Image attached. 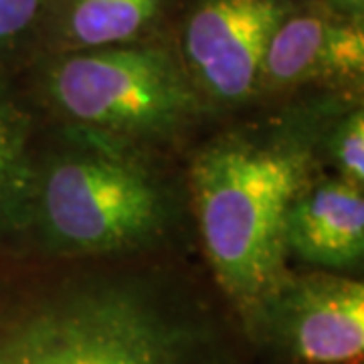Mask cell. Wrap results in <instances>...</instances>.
I'll use <instances>...</instances> for the list:
<instances>
[{
    "instance_id": "1",
    "label": "cell",
    "mask_w": 364,
    "mask_h": 364,
    "mask_svg": "<svg viewBox=\"0 0 364 364\" xmlns=\"http://www.w3.org/2000/svg\"><path fill=\"white\" fill-rule=\"evenodd\" d=\"M312 156L298 144L225 140L193 168L198 227L223 291L247 316L284 277L286 219L310 184Z\"/></svg>"
},
{
    "instance_id": "2",
    "label": "cell",
    "mask_w": 364,
    "mask_h": 364,
    "mask_svg": "<svg viewBox=\"0 0 364 364\" xmlns=\"http://www.w3.org/2000/svg\"><path fill=\"white\" fill-rule=\"evenodd\" d=\"M43 85L67 117L95 132L154 136L178 128L198 95L170 41L39 55Z\"/></svg>"
},
{
    "instance_id": "3",
    "label": "cell",
    "mask_w": 364,
    "mask_h": 364,
    "mask_svg": "<svg viewBox=\"0 0 364 364\" xmlns=\"http://www.w3.org/2000/svg\"><path fill=\"white\" fill-rule=\"evenodd\" d=\"M45 239L65 253H109L156 239L170 205L156 178L114 154H73L53 162L37 182Z\"/></svg>"
},
{
    "instance_id": "4",
    "label": "cell",
    "mask_w": 364,
    "mask_h": 364,
    "mask_svg": "<svg viewBox=\"0 0 364 364\" xmlns=\"http://www.w3.org/2000/svg\"><path fill=\"white\" fill-rule=\"evenodd\" d=\"M299 0H182L170 45L196 93L239 104L261 90L275 28Z\"/></svg>"
},
{
    "instance_id": "5",
    "label": "cell",
    "mask_w": 364,
    "mask_h": 364,
    "mask_svg": "<svg viewBox=\"0 0 364 364\" xmlns=\"http://www.w3.org/2000/svg\"><path fill=\"white\" fill-rule=\"evenodd\" d=\"M251 336L296 364H360L364 286L340 275H286L245 316Z\"/></svg>"
},
{
    "instance_id": "6",
    "label": "cell",
    "mask_w": 364,
    "mask_h": 364,
    "mask_svg": "<svg viewBox=\"0 0 364 364\" xmlns=\"http://www.w3.org/2000/svg\"><path fill=\"white\" fill-rule=\"evenodd\" d=\"M364 73V23L299 0L275 28L261 67V90L356 85Z\"/></svg>"
},
{
    "instance_id": "7",
    "label": "cell",
    "mask_w": 364,
    "mask_h": 364,
    "mask_svg": "<svg viewBox=\"0 0 364 364\" xmlns=\"http://www.w3.org/2000/svg\"><path fill=\"white\" fill-rule=\"evenodd\" d=\"M182 0H49L41 55L166 43Z\"/></svg>"
},
{
    "instance_id": "8",
    "label": "cell",
    "mask_w": 364,
    "mask_h": 364,
    "mask_svg": "<svg viewBox=\"0 0 364 364\" xmlns=\"http://www.w3.org/2000/svg\"><path fill=\"white\" fill-rule=\"evenodd\" d=\"M286 249L320 267H356L364 255L363 186L342 178L308 184L287 213Z\"/></svg>"
},
{
    "instance_id": "9",
    "label": "cell",
    "mask_w": 364,
    "mask_h": 364,
    "mask_svg": "<svg viewBox=\"0 0 364 364\" xmlns=\"http://www.w3.org/2000/svg\"><path fill=\"white\" fill-rule=\"evenodd\" d=\"M37 193L28 158V124L16 105L0 95V239L31 215Z\"/></svg>"
},
{
    "instance_id": "10",
    "label": "cell",
    "mask_w": 364,
    "mask_h": 364,
    "mask_svg": "<svg viewBox=\"0 0 364 364\" xmlns=\"http://www.w3.org/2000/svg\"><path fill=\"white\" fill-rule=\"evenodd\" d=\"M49 0H0V67L33 51L41 55Z\"/></svg>"
},
{
    "instance_id": "11",
    "label": "cell",
    "mask_w": 364,
    "mask_h": 364,
    "mask_svg": "<svg viewBox=\"0 0 364 364\" xmlns=\"http://www.w3.org/2000/svg\"><path fill=\"white\" fill-rule=\"evenodd\" d=\"M328 154L338 168L340 178L356 186L364 182V116L354 109L330 134Z\"/></svg>"
},
{
    "instance_id": "12",
    "label": "cell",
    "mask_w": 364,
    "mask_h": 364,
    "mask_svg": "<svg viewBox=\"0 0 364 364\" xmlns=\"http://www.w3.org/2000/svg\"><path fill=\"white\" fill-rule=\"evenodd\" d=\"M328 13L350 23H364V0H314Z\"/></svg>"
}]
</instances>
